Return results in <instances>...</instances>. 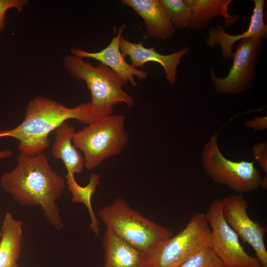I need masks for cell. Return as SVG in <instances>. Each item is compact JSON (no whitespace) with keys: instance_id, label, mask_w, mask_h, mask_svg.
Segmentation results:
<instances>
[{"instance_id":"cell-3","label":"cell","mask_w":267,"mask_h":267,"mask_svg":"<svg viewBox=\"0 0 267 267\" xmlns=\"http://www.w3.org/2000/svg\"><path fill=\"white\" fill-rule=\"evenodd\" d=\"M65 69L74 79L84 81L91 95L89 102L95 118L113 114V107L125 103L129 108L134 105V99L123 89L121 78L107 66L99 63L94 66L83 58L67 54L63 61Z\"/></svg>"},{"instance_id":"cell-25","label":"cell","mask_w":267,"mask_h":267,"mask_svg":"<svg viewBox=\"0 0 267 267\" xmlns=\"http://www.w3.org/2000/svg\"><path fill=\"white\" fill-rule=\"evenodd\" d=\"M12 155V151L10 149H6L0 151V159L10 157ZM1 232L0 230V237Z\"/></svg>"},{"instance_id":"cell-26","label":"cell","mask_w":267,"mask_h":267,"mask_svg":"<svg viewBox=\"0 0 267 267\" xmlns=\"http://www.w3.org/2000/svg\"><path fill=\"white\" fill-rule=\"evenodd\" d=\"M13 267H18V265H17V264L16 265H15Z\"/></svg>"},{"instance_id":"cell-10","label":"cell","mask_w":267,"mask_h":267,"mask_svg":"<svg viewBox=\"0 0 267 267\" xmlns=\"http://www.w3.org/2000/svg\"><path fill=\"white\" fill-rule=\"evenodd\" d=\"M223 217L243 242L255 251L262 267H267V250L265 243L266 229L248 216V202L243 193L232 194L222 200Z\"/></svg>"},{"instance_id":"cell-5","label":"cell","mask_w":267,"mask_h":267,"mask_svg":"<svg viewBox=\"0 0 267 267\" xmlns=\"http://www.w3.org/2000/svg\"><path fill=\"white\" fill-rule=\"evenodd\" d=\"M125 121L121 114L98 117L75 133L73 144L83 153L86 169H94L123 151L129 138Z\"/></svg>"},{"instance_id":"cell-17","label":"cell","mask_w":267,"mask_h":267,"mask_svg":"<svg viewBox=\"0 0 267 267\" xmlns=\"http://www.w3.org/2000/svg\"><path fill=\"white\" fill-rule=\"evenodd\" d=\"M75 133L72 125L64 122L55 130V140L51 148L53 157L63 161L67 174L74 176L81 173L85 167L84 156L73 144Z\"/></svg>"},{"instance_id":"cell-18","label":"cell","mask_w":267,"mask_h":267,"mask_svg":"<svg viewBox=\"0 0 267 267\" xmlns=\"http://www.w3.org/2000/svg\"><path fill=\"white\" fill-rule=\"evenodd\" d=\"M23 222L15 219L11 213L4 217L0 241V267H13L17 264L23 238Z\"/></svg>"},{"instance_id":"cell-9","label":"cell","mask_w":267,"mask_h":267,"mask_svg":"<svg viewBox=\"0 0 267 267\" xmlns=\"http://www.w3.org/2000/svg\"><path fill=\"white\" fill-rule=\"evenodd\" d=\"M263 39H242L236 45L232 66L226 76H217L210 70L215 90L223 94H236L250 89L253 84L255 71L263 45Z\"/></svg>"},{"instance_id":"cell-14","label":"cell","mask_w":267,"mask_h":267,"mask_svg":"<svg viewBox=\"0 0 267 267\" xmlns=\"http://www.w3.org/2000/svg\"><path fill=\"white\" fill-rule=\"evenodd\" d=\"M121 2L142 18L150 37L165 41L175 33V28L159 0H122Z\"/></svg>"},{"instance_id":"cell-13","label":"cell","mask_w":267,"mask_h":267,"mask_svg":"<svg viewBox=\"0 0 267 267\" xmlns=\"http://www.w3.org/2000/svg\"><path fill=\"white\" fill-rule=\"evenodd\" d=\"M254 7L248 29L240 35H231L227 33L220 25L212 26L208 31L206 42L209 46L215 47L219 44L222 55L224 59L233 57L232 50L233 44L242 39L249 38L266 39L267 26L264 20V0H254Z\"/></svg>"},{"instance_id":"cell-1","label":"cell","mask_w":267,"mask_h":267,"mask_svg":"<svg viewBox=\"0 0 267 267\" xmlns=\"http://www.w3.org/2000/svg\"><path fill=\"white\" fill-rule=\"evenodd\" d=\"M2 188L21 206H39L45 219L56 229L64 226L56 200L61 196L66 181L51 168L43 153L34 156L20 153L17 165L3 174Z\"/></svg>"},{"instance_id":"cell-11","label":"cell","mask_w":267,"mask_h":267,"mask_svg":"<svg viewBox=\"0 0 267 267\" xmlns=\"http://www.w3.org/2000/svg\"><path fill=\"white\" fill-rule=\"evenodd\" d=\"M120 49L124 58L129 56L131 65L134 68L141 67L150 62L160 64L164 69L166 79L172 85H174L178 79L177 69L181 58L189 51L188 47L184 46L172 53L162 54L157 52L154 47H145L143 42L134 43L123 36L120 41Z\"/></svg>"},{"instance_id":"cell-2","label":"cell","mask_w":267,"mask_h":267,"mask_svg":"<svg viewBox=\"0 0 267 267\" xmlns=\"http://www.w3.org/2000/svg\"><path fill=\"white\" fill-rule=\"evenodd\" d=\"M95 118L89 102L69 108L49 98L37 96L27 105L23 121L13 129L0 130V138L16 139L20 153L34 156L48 147L49 134L67 120L75 119L88 125Z\"/></svg>"},{"instance_id":"cell-24","label":"cell","mask_w":267,"mask_h":267,"mask_svg":"<svg viewBox=\"0 0 267 267\" xmlns=\"http://www.w3.org/2000/svg\"><path fill=\"white\" fill-rule=\"evenodd\" d=\"M245 126L255 131H261L267 129V117L257 116L245 122Z\"/></svg>"},{"instance_id":"cell-16","label":"cell","mask_w":267,"mask_h":267,"mask_svg":"<svg viewBox=\"0 0 267 267\" xmlns=\"http://www.w3.org/2000/svg\"><path fill=\"white\" fill-rule=\"evenodd\" d=\"M103 267H143L144 254L106 228Z\"/></svg>"},{"instance_id":"cell-21","label":"cell","mask_w":267,"mask_h":267,"mask_svg":"<svg viewBox=\"0 0 267 267\" xmlns=\"http://www.w3.org/2000/svg\"><path fill=\"white\" fill-rule=\"evenodd\" d=\"M178 267H225L211 247L200 251Z\"/></svg>"},{"instance_id":"cell-7","label":"cell","mask_w":267,"mask_h":267,"mask_svg":"<svg viewBox=\"0 0 267 267\" xmlns=\"http://www.w3.org/2000/svg\"><path fill=\"white\" fill-rule=\"evenodd\" d=\"M225 126L216 132L204 146L201 158L205 173L215 182L238 193L255 190L261 187L263 178L254 162L230 160L219 148L218 137Z\"/></svg>"},{"instance_id":"cell-20","label":"cell","mask_w":267,"mask_h":267,"mask_svg":"<svg viewBox=\"0 0 267 267\" xmlns=\"http://www.w3.org/2000/svg\"><path fill=\"white\" fill-rule=\"evenodd\" d=\"M174 28L187 27L190 11L185 0H159Z\"/></svg>"},{"instance_id":"cell-4","label":"cell","mask_w":267,"mask_h":267,"mask_svg":"<svg viewBox=\"0 0 267 267\" xmlns=\"http://www.w3.org/2000/svg\"><path fill=\"white\" fill-rule=\"evenodd\" d=\"M98 216L107 229L144 255L173 236L170 229L146 218L121 198L100 209Z\"/></svg>"},{"instance_id":"cell-15","label":"cell","mask_w":267,"mask_h":267,"mask_svg":"<svg viewBox=\"0 0 267 267\" xmlns=\"http://www.w3.org/2000/svg\"><path fill=\"white\" fill-rule=\"evenodd\" d=\"M190 15L187 28L202 30L217 16H222L225 20L224 27H229L241 19L238 15H230L228 7L231 0H185Z\"/></svg>"},{"instance_id":"cell-8","label":"cell","mask_w":267,"mask_h":267,"mask_svg":"<svg viewBox=\"0 0 267 267\" xmlns=\"http://www.w3.org/2000/svg\"><path fill=\"white\" fill-rule=\"evenodd\" d=\"M205 214L211 230V247L225 267H262L256 257L245 251L224 219L221 199L213 200Z\"/></svg>"},{"instance_id":"cell-23","label":"cell","mask_w":267,"mask_h":267,"mask_svg":"<svg viewBox=\"0 0 267 267\" xmlns=\"http://www.w3.org/2000/svg\"><path fill=\"white\" fill-rule=\"evenodd\" d=\"M253 155L258 162L266 175L267 176V142L259 143L255 145L253 148Z\"/></svg>"},{"instance_id":"cell-22","label":"cell","mask_w":267,"mask_h":267,"mask_svg":"<svg viewBox=\"0 0 267 267\" xmlns=\"http://www.w3.org/2000/svg\"><path fill=\"white\" fill-rule=\"evenodd\" d=\"M29 2L28 0H0V33L5 28L6 12L15 8L20 13Z\"/></svg>"},{"instance_id":"cell-6","label":"cell","mask_w":267,"mask_h":267,"mask_svg":"<svg viewBox=\"0 0 267 267\" xmlns=\"http://www.w3.org/2000/svg\"><path fill=\"white\" fill-rule=\"evenodd\" d=\"M211 230L205 213L197 212L184 228L144 255L143 267H178L211 247Z\"/></svg>"},{"instance_id":"cell-12","label":"cell","mask_w":267,"mask_h":267,"mask_svg":"<svg viewBox=\"0 0 267 267\" xmlns=\"http://www.w3.org/2000/svg\"><path fill=\"white\" fill-rule=\"evenodd\" d=\"M126 28V24L121 25L118 28L116 35L114 33L110 43L99 51L91 52L79 48H73L71 49V52L77 56L92 58L99 61L115 72L125 84L130 83L133 86H136L135 77L140 79H145L147 77L148 74L144 71L132 66L126 62L122 55L120 49V41Z\"/></svg>"},{"instance_id":"cell-19","label":"cell","mask_w":267,"mask_h":267,"mask_svg":"<svg viewBox=\"0 0 267 267\" xmlns=\"http://www.w3.org/2000/svg\"><path fill=\"white\" fill-rule=\"evenodd\" d=\"M65 178L67 188L72 194V201L83 203L86 206L90 219V228L95 236L98 235L100 222L94 212L91 199L99 183L100 175L95 173H91L89 182L85 186H81L77 183L74 175L67 174Z\"/></svg>"}]
</instances>
